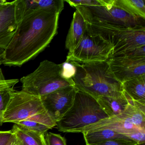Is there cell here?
<instances>
[{"label":"cell","instance_id":"1","mask_svg":"<svg viewBox=\"0 0 145 145\" xmlns=\"http://www.w3.org/2000/svg\"><path fill=\"white\" fill-rule=\"evenodd\" d=\"M60 14L43 10L26 11L0 53V65L21 67L36 57L57 34Z\"/></svg>","mask_w":145,"mask_h":145},{"label":"cell","instance_id":"2","mask_svg":"<svg viewBox=\"0 0 145 145\" xmlns=\"http://www.w3.org/2000/svg\"><path fill=\"white\" fill-rule=\"evenodd\" d=\"M107 61L84 63L70 61L76 68L73 78L74 86L96 100L100 97L123 91L122 84L114 75Z\"/></svg>","mask_w":145,"mask_h":145},{"label":"cell","instance_id":"3","mask_svg":"<svg viewBox=\"0 0 145 145\" xmlns=\"http://www.w3.org/2000/svg\"><path fill=\"white\" fill-rule=\"evenodd\" d=\"M108 118L95 98L78 90L71 108L56 126L61 132L82 133L87 126Z\"/></svg>","mask_w":145,"mask_h":145},{"label":"cell","instance_id":"4","mask_svg":"<svg viewBox=\"0 0 145 145\" xmlns=\"http://www.w3.org/2000/svg\"><path fill=\"white\" fill-rule=\"evenodd\" d=\"M86 23L89 34L99 36L112 46L111 57L127 50L145 46V26L128 27L102 23Z\"/></svg>","mask_w":145,"mask_h":145},{"label":"cell","instance_id":"5","mask_svg":"<svg viewBox=\"0 0 145 145\" xmlns=\"http://www.w3.org/2000/svg\"><path fill=\"white\" fill-rule=\"evenodd\" d=\"M61 64L43 61L33 72L21 78L22 91L42 97L61 88L74 86L73 79L65 80L61 76Z\"/></svg>","mask_w":145,"mask_h":145},{"label":"cell","instance_id":"6","mask_svg":"<svg viewBox=\"0 0 145 145\" xmlns=\"http://www.w3.org/2000/svg\"><path fill=\"white\" fill-rule=\"evenodd\" d=\"M102 5L78 6L86 23L97 22L128 27L145 26V20L135 17L113 5L112 0H104Z\"/></svg>","mask_w":145,"mask_h":145},{"label":"cell","instance_id":"7","mask_svg":"<svg viewBox=\"0 0 145 145\" xmlns=\"http://www.w3.org/2000/svg\"><path fill=\"white\" fill-rule=\"evenodd\" d=\"M45 111L40 97L15 90L3 113V123L15 124Z\"/></svg>","mask_w":145,"mask_h":145},{"label":"cell","instance_id":"8","mask_svg":"<svg viewBox=\"0 0 145 145\" xmlns=\"http://www.w3.org/2000/svg\"><path fill=\"white\" fill-rule=\"evenodd\" d=\"M112 51L113 46L110 43L86 30L77 47L72 53L68 54L66 61L82 63L105 61L110 58Z\"/></svg>","mask_w":145,"mask_h":145},{"label":"cell","instance_id":"9","mask_svg":"<svg viewBox=\"0 0 145 145\" xmlns=\"http://www.w3.org/2000/svg\"><path fill=\"white\" fill-rule=\"evenodd\" d=\"M78 91L74 86H70L40 97L45 110L55 122L71 108Z\"/></svg>","mask_w":145,"mask_h":145},{"label":"cell","instance_id":"10","mask_svg":"<svg viewBox=\"0 0 145 145\" xmlns=\"http://www.w3.org/2000/svg\"><path fill=\"white\" fill-rule=\"evenodd\" d=\"M110 69L121 84L145 74V57H110L107 61Z\"/></svg>","mask_w":145,"mask_h":145},{"label":"cell","instance_id":"11","mask_svg":"<svg viewBox=\"0 0 145 145\" xmlns=\"http://www.w3.org/2000/svg\"><path fill=\"white\" fill-rule=\"evenodd\" d=\"M24 16L22 0L11 2L0 0V35L15 31Z\"/></svg>","mask_w":145,"mask_h":145},{"label":"cell","instance_id":"12","mask_svg":"<svg viewBox=\"0 0 145 145\" xmlns=\"http://www.w3.org/2000/svg\"><path fill=\"white\" fill-rule=\"evenodd\" d=\"M97 129H109L123 135L140 130L133 125L129 118L124 113L102 120L87 126L83 132Z\"/></svg>","mask_w":145,"mask_h":145},{"label":"cell","instance_id":"13","mask_svg":"<svg viewBox=\"0 0 145 145\" xmlns=\"http://www.w3.org/2000/svg\"><path fill=\"white\" fill-rule=\"evenodd\" d=\"M97 102L109 117L123 113L129 104V101L123 91H118L107 95L100 97Z\"/></svg>","mask_w":145,"mask_h":145},{"label":"cell","instance_id":"14","mask_svg":"<svg viewBox=\"0 0 145 145\" xmlns=\"http://www.w3.org/2000/svg\"><path fill=\"white\" fill-rule=\"evenodd\" d=\"M76 10L74 13L65 43L66 49L69 50L68 54L72 53L77 47L86 30L84 19L80 12Z\"/></svg>","mask_w":145,"mask_h":145},{"label":"cell","instance_id":"15","mask_svg":"<svg viewBox=\"0 0 145 145\" xmlns=\"http://www.w3.org/2000/svg\"><path fill=\"white\" fill-rule=\"evenodd\" d=\"M15 124L26 129L45 134L47 131L56 126V123L45 111L42 113L16 123Z\"/></svg>","mask_w":145,"mask_h":145},{"label":"cell","instance_id":"16","mask_svg":"<svg viewBox=\"0 0 145 145\" xmlns=\"http://www.w3.org/2000/svg\"><path fill=\"white\" fill-rule=\"evenodd\" d=\"M122 87L132 101L145 105V74L122 83Z\"/></svg>","mask_w":145,"mask_h":145},{"label":"cell","instance_id":"17","mask_svg":"<svg viewBox=\"0 0 145 145\" xmlns=\"http://www.w3.org/2000/svg\"><path fill=\"white\" fill-rule=\"evenodd\" d=\"M86 145H90L114 139L128 138L109 129H97L83 132Z\"/></svg>","mask_w":145,"mask_h":145},{"label":"cell","instance_id":"18","mask_svg":"<svg viewBox=\"0 0 145 145\" xmlns=\"http://www.w3.org/2000/svg\"><path fill=\"white\" fill-rule=\"evenodd\" d=\"M112 3L131 16L145 20L144 0H112Z\"/></svg>","mask_w":145,"mask_h":145},{"label":"cell","instance_id":"19","mask_svg":"<svg viewBox=\"0 0 145 145\" xmlns=\"http://www.w3.org/2000/svg\"><path fill=\"white\" fill-rule=\"evenodd\" d=\"M64 2L63 0H24L25 12L29 10H43L60 14L64 9Z\"/></svg>","mask_w":145,"mask_h":145},{"label":"cell","instance_id":"20","mask_svg":"<svg viewBox=\"0 0 145 145\" xmlns=\"http://www.w3.org/2000/svg\"><path fill=\"white\" fill-rule=\"evenodd\" d=\"M11 130L24 145H47L45 134L23 129L16 124L14 125Z\"/></svg>","mask_w":145,"mask_h":145},{"label":"cell","instance_id":"21","mask_svg":"<svg viewBox=\"0 0 145 145\" xmlns=\"http://www.w3.org/2000/svg\"><path fill=\"white\" fill-rule=\"evenodd\" d=\"M134 125L140 130H145V108L129 103L123 112Z\"/></svg>","mask_w":145,"mask_h":145},{"label":"cell","instance_id":"22","mask_svg":"<svg viewBox=\"0 0 145 145\" xmlns=\"http://www.w3.org/2000/svg\"><path fill=\"white\" fill-rule=\"evenodd\" d=\"M126 57L130 58L145 57V46L129 49L111 57Z\"/></svg>","mask_w":145,"mask_h":145},{"label":"cell","instance_id":"23","mask_svg":"<svg viewBox=\"0 0 145 145\" xmlns=\"http://www.w3.org/2000/svg\"><path fill=\"white\" fill-rule=\"evenodd\" d=\"M61 76L65 80L73 79L76 73V68L72 61H65L61 64Z\"/></svg>","mask_w":145,"mask_h":145},{"label":"cell","instance_id":"24","mask_svg":"<svg viewBox=\"0 0 145 145\" xmlns=\"http://www.w3.org/2000/svg\"><path fill=\"white\" fill-rule=\"evenodd\" d=\"M15 90L13 87L0 90V112H4L9 103L12 94Z\"/></svg>","mask_w":145,"mask_h":145},{"label":"cell","instance_id":"25","mask_svg":"<svg viewBox=\"0 0 145 145\" xmlns=\"http://www.w3.org/2000/svg\"><path fill=\"white\" fill-rule=\"evenodd\" d=\"M45 138L47 145H67L66 139L59 134L47 132Z\"/></svg>","mask_w":145,"mask_h":145},{"label":"cell","instance_id":"26","mask_svg":"<svg viewBox=\"0 0 145 145\" xmlns=\"http://www.w3.org/2000/svg\"><path fill=\"white\" fill-rule=\"evenodd\" d=\"M64 1L67 2L70 6L73 7L78 6H97L102 5L104 3V0H66Z\"/></svg>","mask_w":145,"mask_h":145},{"label":"cell","instance_id":"27","mask_svg":"<svg viewBox=\"0 0 145 145\" xmlns=\"http://www.w3.org/2000/svg\"><path fill=\"white\" fill-rule=\"evenodd\" d=\"M123 135L139 145L145 143V130H138Z\"/></svg>","mask_w":145,"mask_h":145},{"label":"cell","instance_id":"28","mask_svg":"<svg viewBox=\"0 0 145 145\" xmlns=\"http://www.w3.org/2000/svg\"><path fill=\"white\" fill-rule=\"evenodd\" d=\"M90 145H139L129 138L114 139Z\"/></svg>","mask_w":145,"mask_h":145},{"label":"cell","instance_id":"29","mask_svg":"<svg viewBox=\"0 0 145 145\" xmlns=\"http://www.w3.org/2000/svg\"><path fill=\"white\" fill-rule=\"evenodd\" d=\"M15 31L0 35V53L6 48L14 34Z\"/></svg>","mask_w":145,"mask_h":145},{"label":"cell","instance_id":"30","mask_svg":"<svg viewBox=\"0 0 145 145\" xmlns=\"http://www.w3.org/2000/svg\"><path fill=\"white\" fill-rule=\"evenodd\" d=\"M13 135L12 130L0 131V145H7Z\"/></svg>","mask_w":145,"mask_h":145},{"label":"cell","instance_id":"31","mask_svg":"<svg viewBox=\"0 0 145 145\" xmlns=\"http://www.w3.org/2000/svg\"><path fill=\"white\" fill-rule=\"evenodd\" d=\"M18 82L19 80L18 79L6 80L4 83L0 84V90L9 87H14Z\"/></svg>","mask_w":145,"mask_h":145},{"label":"cell","instance_id":"32","mask_svg":"<svg viewBox=\"0 0 145 145\" xmlns=\"http://www.w3.org/2000/svg\"><path fill=\"white\" fill-rule=\"evenodd\" d=\"M7 145H24L22 141L13 133L10 140Z\"/></svg>","mask_w":145,"mask_h":145},{"label":"cell","instance_id":"33","mask_svg":"<svg viewBox=\"0 0 145 145\" xmlns=\"http://www.w3.org/2000/svg\"><path fill=\"white\" fill-rule=\"evenodd\" d=\"M5 80V77L3 75V73H2V70L0 69V81H3V80Z\"/></svg>","mask_w":145,"mask_h":145},{"label":"cell","instance_id":"34","mask_svg":"<svg viewBox=\"0 0 145 145\" xmlns=\"http://www.w3.org/2000/svg\"><path fill=\"white\" fill-rule=\"evenodd\" d=\"M3 113L0 112V124H2L3 123Z\"/></svg>","mask_w":145,"mask_h":145},{"label":"cell","instance_id":"35","mask_svg":"<svg viewBox=\"0 0 145 145\" xmlns=\"http://www.w3.org/2000/svg\"><path fill=\"white\" fill-rule=\"evenodd\" d=\"M6 80H3V81H0V84H1V83H4V82H5V81H6Z\"/></svg>","mask_w":145,"mask_h":145},{"label":"cell","instance_id":"36","mask_svg":"<svg viewBox=\"0 0 145 145\" xmlns=\"http://www.w3.org/2000/svg\"><path fill=\"white\" fill-rule=\"evenodd\" d=\"M139 145H145V143H142V144H140Z\"/></svg>","mask_w":145,"mask_h":145}]
</instances>
